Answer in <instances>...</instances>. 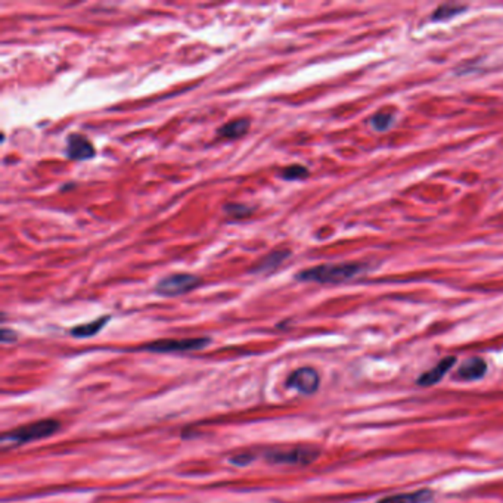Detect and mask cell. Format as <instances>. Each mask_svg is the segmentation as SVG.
I'll return each instance as SVG.
<instances>
[{"instance_id": "cell-1", "label": "cell", "mask_w": 503, "mask_h": 503, "mask_svg": "<svg viewBox=\"0 0 503 503\" xmlns=\"http://www.w3.org/2000/svg\"><path fill=\"white\" fill-rule=\"evenodd\" d=\"M367 264L365 263H334L319 264L314 268L301 270L297 279L303 282H314L321 285H335L354 279L356 276L365 273Z\"/></svg>"}, {"instance_id": "cell-2", "label": "cell", "mask_w": 503, "mask_h": 503, "mask_svg": "<svg viewBox=\"0 0 503 503\" xmlns=\"http://www.w3.org/2000/svg\"><path fill=\"white\" fill-rule=\"evenodd\" d=\"M59 428L61 422H58L56 419H42L37 420V422H32L8 431L0 438V445H2L3 449L24 446L32 443V441H39L56 434Z\"/></svg>"}, {"instance_id": "cell-3", "label": "cell", "mask_w": 503, "mask_h": 503, "mask_svg": "<svg viewBox=\"0 0 503 503\" xmlns=\"http://www.w3.org/2000/svg\"><path fill=\"white\" fill-rule=\"evenodd\" d=\"M319 458V449L313 446L276 447L264 453V459L273 465H301L307 467Z\"/></svg>"}, {"instance_id": "cell-4", "label": "cell", "mask_w": 503, "mask_h": 503, "mask_svg": "<svg viewBox=\"0 0 503 503\" xmlns=\"http://www.w3.org/2000/svg\"><path fill=\"white\" fill-rule=\"evenodd\" d=\"M201 285V278L191 273H171L164 276L156 286V292L161 297H179L197 290Z\"/></svg>"}, {"instance_id": "cell-5", "label": "cell", "mask_w": 503, "mask_h": 503, "mask_svg": "<svg viewBox=\"0 0 503 503\" xmlns=\"http://www.w3.org/2000/svg\"><path fill=\"white\" fill-rule=\"evenodd\" d=\"M211 343L210 338H182V340H160L142 345L139 350L151 353H184V352H198Z\"/></svg>"}, {"instance_id": "cell-6", "label": "cell", "mask_w": 503, "mask_h": 503, "mask_svg": "<svg viewBox=\"0 0 503 503\" xmlns=\"http://www.w3.org/2000/svg\"><path fill=\"white\" fill-rule=\"evenodd\" d=\"M321 376L317 374L313 367H300L294 371L288 379H286V387L294 388L297 392L310 396L314 394L319 388Z\"/></svg>"}, {"instance_id": "cell-7", "label": "cell", "mask_w": 503, "mask_h": 503, "mask_svg": "<svg viewBox=\"0 0 503 503\" xmlns=\"http://www.w3.org/2000/svg\"><path fill=\"white\" fill-rule=\"evenodd\" d=\"M65 153L69 160L86 161L95 157V147L86 136L80 135V133H73L67 139Z\"/></svg>"}, {"instance_id": "cell-8", "label": "cell", "mask_w": 503, "mask_h": 503, "mask_svg": "<svg viewBox=\"0 0 503 503\" xmlns=\"http://www.w3.org/2000/svg\"><path fill=\"white\" fill-rule=\"evenodd\" d=\"M290 255H291L290 250H273L272 253L266 254L264 257H261L248 272L253 275L272 273L278 269L279 266L290 257Z\"/></svg>"}, {"instance_id": "cell-9", "label": "cell", "mask_w": 503, "mask_h": 503, "mask_svg": "<svg viewBox=\"0 0 503 503\" xmlns=\"http://www.w3.org/2000/svg\"><path fill=\"white\" fill-rule=\"evenodd\" d=\"M455 363H456V357H453V356L443 358V361H440L433 369H431V371L425 372L424 375H420L416 379L418 385H422V387L436 385L437 383L441 381V378H443L450 371V367Z\"/></svg>"}, {"instance_id": "cell-10", "label": "cell", "mask_w": 503, "mask_h": 503, "mask_svg": "<svg viewBox=\"0 0 503 503\" xmlns=\"http://www.w3.org/2000/svg\"><path fill=\"white\" fill-rule=\"evenodd\" d=\"M487 372V363L480 357H472L469 361L464 362L458 369L456 376L464 381H477L481 379Z\"/></svg>"}, {"instance_id": "cell-11", "label": "cell", "mask_w": 503, "mask_h": 503, "mask_svg": "<svg viewBox=\"0 0 503 503\" xmlns=\"http://www.w3.org/2000/svg\"><path fill=\"white\" fill-rule=\"evenodd\" d=\"M434 499V491L422 489L412 493H400L379 500L378 503H429Z\"/></svg>"}, {"instance_id": "cell-12", "label": "cell", "mask_w": 503, "mask_h": 503, "mask_svg": "<svg viewBox=\"0 0 503 503\" xmlns=\"http://www.w3.org/2000/svg\"><path fill=\"white\" fill-rule=\"evenodd\" d=\"M251 121L248 118H236L217 129V136L222 139H239L248 133Z\"/></svg>"}, {"instance_id": "cell-13", "label": "cell", "mask_w": 503, "mask_h": 503, "mask_svg": "<svg viewBox=\"0 0 503 503\" xmlns=\"http://www.w3.org/2000/svg\"><path fill=\"white\" fill-rule=\"evenodd\" d=\"M109 319H111L109 316H100L99 319H95V321H92L89 323H83V325L74 326L73 330L69 331V334L73 335L74 338H90V336H95L96 334H99L102 331V328H104L109 322Z\"/></svg>"}, {"instance_id": "cell-14", "label": "cell", "mask_w": 503, "mask_h": 503, "mask_svg": "<svg viewBox=\"0 0 503 503\" xmlns=\"http://www.w3.org/2000/svg\"><path fill=\"white\" fill-rule=\"evenodd\" d=\"M467 9H468V6H465V5H453V3L441 5L434 11L433 21H447V19H450V18L464 14Z\"/></svg>"}, {"instance_id": "cell-15", "label": "cell", "mask_w": 503, "mask_h": 503, "mask_svg": "<svg viewBox=\"0 0 503 503\" xmlns=\"http://www.w3.org/2000/svg\"><path fill=\"white\" fill-rule=\"evenodd\" d=\"M224 214L229 215V217L232 219H244V217H248V215L253 214V208L250 207V205H245V204H239V202H229L226 204L224 207Z\"/></svg>"}, {"instance_id": "cell-16", "label": "cell", "mask_w": 503, "mask_h": 503, "mask_svg": "<svg viewBox=\"0 0 503 503\" xmlns=\"http://www.w3.org/2000/svg\"><path fill=\"white\" fill-rule=\"evenodd\" d=\"M394 117L392 112L388 111H379L371 118V125L376 131H385L393 126Z\"/></svg>"}, {"instance_id": "cell-17", "label": "cell", "mask_w": 503, "mask_h": 503, "mask_svg": "<svg viewBox=\"0 0 503 503\" xmlns=\"http://www.w3.org/2000/svg\"><path fill=\"white\" fill-rule=\"evenodd\" d=\"M309 173L310 171H309V169H307V167L300 166V164H294V166L285 167L279 173V176L283 180H303V179H306L307 176H309Z\"/></svg>"}, {"instance_id": "cell-18", "label": "cell", "mask_w": 503, "mask_h": 503, "mask_svg": "<svg viewBox=\"0 0 503 503\" xmlns=\"http://www.w3.org/2000/svg\"><path fill=\"white\" fill-rule=\"evenodd\" d=\"M255 459H257V455H254L253 451H244V453L232 456L231 464H233L236 467H248Z\"/></svg>"}, {"instance_id": "cell-19", "label": "cell", "mask_w": 503, "mask_h": 503, "mask_svg": "<svg viewBox=\"0 0 503 503\" xmlns=\"http://www.w3.org/2000/svg\"><path fill=\"white\" fill-rule=\"evenodd\" d=\"M18 335L11 331V330H6V328H3L2 330V343L3 344H11V343H15L17 341Z\"/></svg>"}]
</instances>
